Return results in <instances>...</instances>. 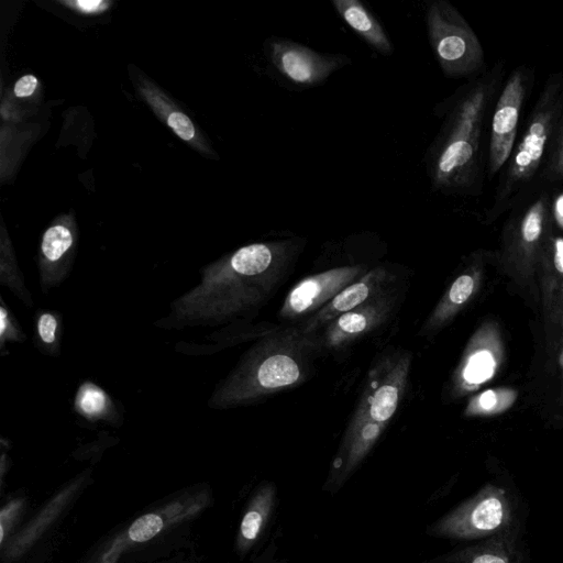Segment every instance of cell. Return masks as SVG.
I'll list each match as a JSON object with an SVG mask.
<instances>
[{"mask_svg":"<svg viewBox=\"0 0 563 563\" xmlns=\"http://www.w3.org/2000/svg\"><path fill=\"white\" fill-rule=\"evenodd\" d=\"M37 88V78L33 75L21 77L14 85V95L19 98L30 97Z\"/></svg>","mask_w":563,"mask_h":563,"instance_id":"f1b7e54d","label":"cell"},{"mask_svg":"<svg viewBox=\"0 0 563 563\" xmlns=\"http://www.w3.org/2000/svg\"><path fill=\"white\" fill-rule=\"evenodd\" d=\"M428 40L448 78L471 79L485 69L483 46L466 19L448 0H433L426 11Z\"/></svg>","mask_w":563,"mask_h":563,"instance_id":"3957f363","label":"cell"},{"mask_svg":"<svg viewBox=\"0 0 563 563\" xmlns=\"http://www.w3.org/2000/svg\"><path fill=\"white\" fill-rule=\"evenodd\" d=\"M471 563H507L503 558L495 554H481L473 559Z\"/></svg>","mask_w":563,"mask_h":563,"instance_id":"4dcf8cb0","label":"cell"},{"mask_svg":"<svg viewBox=\"0 0 563 563\" xmlns=\"http://www.w3.org/2000/svg\"><path fill=\"white\" fill-rule=\"evenodd\" d=\"M367 295L368 287L363 283H357L336 295L332 305L339 311H347L365 300Z\"/></svg>","mask_w":563,"mask_h":563,"instance_id":"d4e9b609","label":"cell"},{"mask_svg":"<svg viewBox=\"0 0 563 563\" xmlns=\"http://www.w3.org/2000/svg\"><path fill=\"white\" fill-rule=\"evenodd\" d=\"M269 69L283 86L306 90L321 86L330 76L350 65L343 53H321L305 44L273 35L264 43Z\"/></svg>","mask_w":563,"mask_h":563,"instance_id":"5b68a950","label":"cell"},{"mask_svg":"<svg viewBox=\"0 0 563 563\" xmlns=\"http://www.w3.org/2000/svg\"><path fill=\"white\" fill-rule=\"evenodd\" d=\"M321 292V286L314 278H308L299 284L289 296V305L295 312L308 309Z\"/></svg>","mask_w":563,"mask_h":563,"instance_id":"603a6c76","label":"cell"},{"mask_svg":"<svg viewBox=\"0 0 563 563\" xmlns=\"http://www.w3.org/2000/svg\"><path fill=\"white\" fill-rule=\"evenodd\" d=\"M82 481V477L77 478L57 492L22 530L8 540L1 549L4 562L19 559L38 540L80 489Z\"/></svg>","mask_w":563,"mask_h":563,"instance_id":"30bf717a","label":"cell"},{"mask_svg":"<svg viewBox=\"0 0 563 563\" xmlns=\"http://www.w3.org/2000/svg\"><path fill=\"white\" fill-rule=\"evenodd\" d=\"M534 70L517 66L504 81L492 110L486 176L493 179L507 164L518 140L519 120L532 88Z\"/></svg>","mask_w":563,"mask_h":563,"instance_id":"8992f818","label":"cell"},{"mask_svg":"<svg viewBox=\"0 0 563 563\" xmlns=\"http://www.w3.org/2000/svg\"><path fill=\"white\" fill-rule=\"evenodd\" d=\"M332 5L345 24L372 49L389 56L395 47L383 24L360 0H332Z\"/></svg>","mask_w":563,"mask_h":563,"instance_id":"8fae6325","label":"cell"},{"mask_svg":"<svg viewBox=\"0 0 563 563\" xmlns=\"http://www.w3.org/2000/svg\"><path fill=\"white\" fill-rule=\"evenodd\" d=\"M210 494L200 490L183 495L135 519L119 533L101 553L98 563H117L130 547L152 540L166 529L194 518L210 504Z\"/></svg>","mask_w":563,"mask_h":563,"instance_id":"52a82bcc","label":"cell"},{"mask_svg":"<svg viewBox=\"0 0 563 563\" xmlns=\"http://www.w3.org/2000/svg\"><path fill=\"white\" fill-rule=\"evenodd\" d=\"M552 203L541 192L506 224L500 263L518 284L527 285L539 268L545 242L551 234Z\"/></svg>","mask_w":563,"mask_h":563,"instance_id":"277c9868","label":"cell"},{"mask_svg":"<svg viewBox=\"0 0 563 563\" xmlns=\"http://www.w3.org/2000/svg\"><path fill=\"white\" fill-rule=\"evenodd\" d=\"M107 396L97 386L87 383L78 391L76 405L87 417H98L107 408Z\"/></svg>","mask_w":563,"mask_h":563,"instance_id":"44dd1931","label":"cell"},{"mask_svg":"<svg viewBox=\"0 0 563 563\" xmlns=\"http://www.w3.org/2000/svg\"><path fill=\"white\" fill-rule=\"evenodd\" d=\"M518 398V391L509 387H497L482 391L471 400L466 412L470 416L492 417L510 409Z\"/></svg>","mask_w":563,"mask_h":563,"instance_id":"2e32d148","label":"cell"},{"mask_svg":"<svg viewBox=\"0 0 563 563\" xmlns=\"http://www.w3.org/2000/svg\"><path fill=\"white\" fill-rule=\"evenodd\" d=\"M505 358V345L500 328L487 321L474 334L460 373L465 390H474L492 380L499 372Z\"/></svg>","mask_w":563,"mask_h":563,"instance_id":"9c48e42d","label":"cell"},{"mask_svg":"<svg viewBox=\"0 0 563 563\" xmlns=\"http://www.w3.org/2000/svg\"><path fill=\"white\" fill-rule=\"evenodd\" d=\"M543 273V295L548 310L561 299L560 285L563 282V236L549 235L540 260Z\"/></svg>","mask_w":563,"mask_h":563,"instance_id":"5bb4252c","label":"cell"},{"mask_svg":"<svg viewBox=\"0 0 563 563\" xmlns=\"http://www.w3.org/2000/svg\"><path fill=\"white\" fill-rule=\"evenodd\" d=\"M563 111V73L548 77L525 130L503 168L486 220L495 221L512 208L521 194L543 170Z\"/></svg>","mask_w":563,"mask_h":563,"instance_id":"7a4b0ae2","label":"cell"},{"mask_svg":"<svg viewBox=\"0 0 563 563\" xmlns=\"http://www.w3.org/2000/svg\"><path fill=\"white\" fill-rule=\"evenodd\" d=\"M554 320L558 322L561 329V342H560V354H559V364L563 376V300L560 301L549 310Z\"/></svg>","mask_w":563,"mask_h":563,"instance_id":"f546056e","label":"cell"},{"mask_svg":"<svg viewBox=\"0 0 563 563\" xmlns=\"http://www.w3.org/2000/svg\"><path fill=\"white\" fill-rule=\"evenodd\" d=\"M506 518V500L501 490L486 489L442 518L433 528L437 534L474 538L496 530Z\"/></svg>","mask_w":563,"mask_h":563,"instance_id":"ba28073f","label":"cell"},{"mask_svg":"<svg viewBox=\"0 0 563 563\" xmlns=\"http://www.w3.org/2000/svg\"><path fill=\"white\" fill-rule=\"evenodd\" d=\"M65 4L82 13H98L107 10L109 2L101 0L65 1Z\"/></svg>","mask_w":563,"mask_h":563,"instance_id":"83f0119b","label":"cell"},{"mask_svg":"<svg viewBox=\"0 0 563 563\" xmlns=\"http://www.w3.org/2000/svg\"><path fill=\"white\" fill-rule=\"evenodd\" d=\"M139 90L155 113L178 135L199 151L210 152L190 118L152 82L140 80Z\"/></svg>","mask_w":563,"mask_h":563,"instance_id":"7c38bea8","label":"cell"},{"mask_svg":"<svg viewBox=\"0 0 563 563\" xmlns=\"http://www.w3.org/2000/svg\"><path fill=\"white\" fill-rule=\"evenodd\" d=\"M379 429L376 424L368 423L362 431V439L365 442H369L374 440V438L377 435Z\"/></svg>","mask_w":563,"mask_h":563,"instance_id":"1f68e13d","label":"cell"},{"mask_svg":"<svg viewBox=\"0 0 563 563\" xmlns=\"http://www.w3.org/2000/svg\"><path fill=\"white\" fill-rule=\"evenodd\" d=\"M541 176L545 183L556 184L563 181V111Z\"/></svg>","mask_w":563,"mask_h":563,"instance_id":"ffe728a7","label":"cell"},{"mask_svg":"<svg viewBox=\"0 0 563 563\" xmlns=\"http://www.w3.org/2000/svg\"><path fill=\"white\" fill-rule=\"evenodd\" d=\"M258 380L266 388H276L295 383L299 368L287 355H274L266 358L258 368Z\"/></svg>","mask_w":563,"mask_h":563,"instance_id":"e0dca14e","label":"cell"},{"mask_svg":"<svg viewBox=\"0 0 563 563\" xmlns=\"http://www.w3.org/2000/svg\"><path fill=\"white\" fill-rule=\"evenodd\" d=\"M482 261L478 258L476 264L453 282L448 292L449 308L451 310L463 306L475 295L482 282Z\"/></svg>","mask_w":563,"mask_h":563,"instance_id":"d6986e66","label":"cell"},{"mask_svg":"<svg viewBox=\"0 0 563 563\" xmlns=\"http://www.w3.org/2000/svg\"><path fill=\"white\" fill-rule=\"evenodd\" d=\"M24 505V500L21 498H15L8 501L0 510V545L1 549L5 544V540H9V534L18 520L22 508Z\"/></svg>","mask_w":563,"mask_h":563,"instance_id":"cb8c5ba5","label":"cell"},{"mask_svg":"<svg viewBox=\"0 0 563 563\" xmlns=\"http://www.w3.org/2000/svg\"><path fill=\"white\" fill-rule=\"evenodd\" d=\"M398 401V389L393 385H384L375 393L371 416L377 421H385L395 412Z\"/></svg>","mask_w":563,"mask_h":563,"instance_id":"7402d4cb","label":"cell"},{"mask_svg":"<svg viewBox=\"0 0 563 563\" xmlns=\"http://www.w3.org/2000/svg\"><path fill=\"white\" fill-rule=\"evenodd\" d=\"M275 503V487L272 484L261 487L252 497L244 512L236 538L240 553L247 552L256 542L268 521Z\"/></svg>","mask_w":563,"mask_h":563,"instance_id":"4fadbf2b","label":"cell"},{"mask_svg":"<svg viewBox=\"0 0 563 563\" xmlns=\"http://www.w3.org/2000/svg\"><path fill=\"white\" fill-rule=\"evenodd\" d=\"M560 296H561V298L563 300V282L560 285Z\"/></svg>","mask_w":563,"mask_h":563,"instance_id":"d6a6232c","label":"cell"},{"mask_svg":"<svg viewBox=\"0 0 563 563\" xmlns=\"http://www.w3.org/2000/svg\"><path fill=\"white\" fill-rule=\"evenodd\" d=\"M273 260V251L265 243H255L238 250L230 258L232 269L242 275L264 272Z\"/></svg>","mask_w":563,"mask_h":563,"instance_id":"ac0fdd59","label":"cell"},{"mask_svg":"<svg viewBox=\"0 0 563 563\" xmlns=\"http://www.w3.org/2000/svg\"><path fill=\"white\" fill-rule=\"evenodd\" d=\"M57 321L52 313H43L37 323V331L43 342L51 344L55 341Z\"/></svg>","mask_w":563,"mask_h":563,"instance_id":"484cf974","label":"cell"},{"mask_svg":"<svg viewBox=\"0 0 563 563\" xmlns=\"http://www.w3.org/2000/svg\"><path fill=\"white\" fill-rule=\"evenodd\" d=\"M73 221L68 217L57 219L43 234L41 253L46 264L62 261L75 241Z\"/></svg>","mask_w":563,"mask_h":563,"instance_id":"9a60e30c","label":"cell"},{"mask_svg":"<svg viewBox=\"0 0 563 563\" xmlns=\"http://www.w3.org/2000/svg\"><path fill=\"white\" fill-rule=\"evenodd\" d=\"M504 74L505 63L498 60L435 104L434 114L442 122L423 157L432 191L444 196L481 194L484 135Z\"/></svg>","mask_w":563,"mask_h":563,"instance_id":"6da1fadb","label":"cell"},{"mask_svg":"<svg viewBox=\"0 0 563 563\" xmlns=\"http://www.w3.org/2000/svg\"><path fill=\"white\" fill-rule=\"evenodd\" d=\"M366 319L361 313H345L339 319V327L349 333H356L365 329Z\"/></svg>","mask_w":563,"mask_h":563,"instance_id":"4316f807","label":"cell"}]
</instances>
